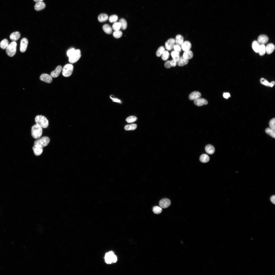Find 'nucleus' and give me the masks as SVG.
<instances>
[{
	"label": "nucleus",
	"mask_w": 275,
	"mask_h": 275,
	"mask_svg": "<svg viewBox=\"0 0 275 275\" xmlns=\"http://www.w3.org/2000/svg\"><path fill=\"white\" fill-rule=\"evenodd\" d=\"M201 96V93L198 91H194L189 95V98L190 100L195 101Z\"/></svg>",
	"instance_id": "nucleus-15"
},
{
	"label": "nucleus",
	"mask_w": 275,
	"mask_h": 275,
	"mask_svg": "<svg viewBox=\"0 0 275 275\" xmlns=\"http://www.w3.org/2000/svg\"><path fill=\"white\" fill-rule=\"evenodd\" d=\"M189 61L188 60L185 59L183 56L180 57L178 62V65L180 67H183L187 64Z\"/></svg>",
	"instance_id": "nucleus-24"
},
{
	"label": "nucleus",
	"mask_w": 275,
	"mask_h": 275,
	"mask_svg": "<svg viewBox=\"0 0 275 275\" xmlns=\"http://www.w3.org/2000/svg\"><path fill=\"white\" fill-rule=\"evenodd\" d=\"M121 27V24L119 22L114 23L112 26V28L115 31L120 30Z\"/></svg>",
	"instance_id": "nucleus-37"
},
{
	"label": "nucleus",
	"mask_w": 275,
	"mask_h": 275,
	"mask_svg": "<svg viewBox=\"0 0 275 275\" xmlns=\"http://www.w3.org/2000/svg\"><path fill=\"white\" fill-rule=\"evenodd\" d=\"M110 98L111 99H112V100H113V101L114 102H116L118 103H121L120 101V100H119V99H118L115 98H113L112 97H111V96L110 97Z\"/></svg>",
	"instance_id": "nucleus-48"
},
{
	"label": "nucleus",
	"mask_w": 275,
	"mask_h": 275,
	"mask_svg": "<svg viewBox=\"0 0 275 275\" xmlns=\"http://www.w3.org/2000/svg\"><path fill=\"white\" fill-rule=\"evenodd\" d=\"M171 55L173 60L177 62H178L180 58V53L175 51L172 52Z\"/></svg>",
	"instance_id": "nucleus-26"
},
{
	"label": "nucleus",
	"mask_w": 275,
	"mask_h": 275,
	"mask_svg": "<svg viewBox=\"0 0 275 275\" xmlns=\"http://www.w3.org/2000/svg\"><path fill=\"white\" fill-rule=\"evenodd\" d=\"M20 37V34L18 32H15L12 33L10 36V39L13 41L18 40Z\"/></svg>",
	"instance_id": "nucleus-20"
},
{
	"label": "nucleus",
	"mask_w": 275,
	"mask_h": 275,
	"mask_svg": "<svg viewBox=\"0 0 275 275\" xmlns=\"http://www.w3.org/2000/svg\"><path fill=\"white\" fill-rule=\"evenodd\" d=\"M153 211L154 213L158 214H159L161 213L162 211V209L161 207H160L157 206H156L153 208Z\"/></svg>",
	"instance_id": "nucleus-40"
},
{
	"label": "nucleus",
	"mask_w": 275,
	"mask_h": 275,
	"mask_svg": "<svg viewBox=\"0 0 275 275\" xmlns=\"http://www.w3.org/2000/svg\"><path fill=\"white\" fill-rule=\"evenodd\" d=\"M266 52V47L264 44H261L260 46L258 53L261 56L264 55Z\"/></svg>",
	"instance_id": "nucleus-33"
},
{
	"label": "nucleus",
	"mask_w": 275,
	"mask_h": 275,
	"mask_svg": "<svg viewBox=\"0 0 275 275\" xmlns=\"http://www.w3.org/2000/svg\"><path fill=\"white\" fill-rule=\"evenodd\" d=\"M105 260L106 263L111 264L116 262L117 261V258L113 252L111 251L106 254L105 256Z\"/></svg>",
	"instance_id": "nucleus-4"
},
{
	"label": "nucleus",
	"mask_w": 275,
	"mask_h": 275,
	"mask_svg": "<svg viewBox=\"0 0 275 275\" xmlns=\"http://www.w3.org/2000/svg\"><path fill=\"white\" fill-rule=\"evenodd\" d=\"M205 149L206 152L207 154L211 155L213 154L215 151L214 147L210 144L207 145Z\"/></svg>",
	"instance_id": "nucleus-23"
},
{
	"label": "nucleus",
	"mask_w": 275,
	"mask_h": 275,
	"mask_svg": "<svg viewBox=\"0 0 275 275\" xmlns=\"http://www.w3.org/2000/svg\"><path fill=\"white\" fill-rule=\"evenodd\" d=\"M173 49L174 51L177 52L179 53L181 52L182 50V48L181 47L177 45H174Z\"/></svg>",
	"instance_id": "nucleus-44"
},
{
	"label": "nucleus",
	"mask_w": 275,
	"mask_h": 275,
	"mask_svg": "<svg viewBox=\"0 0 275 275\" xmlns=\"http://www.w3.org/2000/svg\"><path fill=\"white\" fill-rule=\"evenodd\" d=\"M175 42L176 45L181 47L182 44L184 42V37L182 35L178 34L176 37Z\"/></svg>",
	"instance_id": "nucleus-22"
},
{
	"label": "nucleus",
	"mask_w": 275,
	"mask_h": 275,
	"mask_svg": "<svg viewBox=\"0 0 275 275\" xmlns=\"http://www.w3.org/2000/svg\"><path fill=\"white\" fill-rule=\"evenodd\" d=\"M275 118L271 119L269 122L270 128L273 130L275 129Z\"/></svg>",
	"instance_id": "nucleus-43"
},
{
	"label": "nucleus",
	"mask_w": 275,
	"mask_h": 275,
	"mask_svg": "<svg viewBox=\"0 0 275 275\" xmlns=\"http://www.w3.org/2000/svg\"><path fill=\"white\" fill-rule=\"evenodd\" d=\"M194 103L196 105L200 106L204 105L207 104L208 103V102L206 99L200 98L194 101Z\"/></svg>",
	"instance_id": "nucleus-14"
},
{
	"label": "nucleus",
	"mask_w": 275,
	"mask_h": 275,
	"mask_svg": "<svg viewBox=\"0 0 275 275\" xmlns=\"http://www.w3.org/2000/svg\"><path fill=\"white\" fill-rule=\"evenodd\" d=\"M81 56V52L79 49L76 50L70 57L69 61L70 63L74 64L77 62Z\"/></svg>",
	"instance_id": "nucleus-6"
},
{
	"label": "nucleus",
	"mask_w": 275,
	"mask_h": 275,
	"mask_svg": "<svg viewBox=\"0 0 275 275\" xmlns=\"http://www.w3.org/2000/svg\"><path fill=\"white\" fill-rule=\"evenodd\" d=\"M118 19V17L116 15H113L110 16L109 18V20L111 23H115L116 22Z\"/></svg>",
	"instance_id": "nucleus-42"
},
{
	"label": "nucleus",
	"mask_w": 275,
	"mask_h": 275,
	"mask_svg": "<svg viewBox=\"0 0 275 275\" xmlns=\"http://www.w3.org/2000/svg\"><path fill=\"white\" fill-rule=\"evenodd\" d=\"M108 19V15L104 13H102L99 15L98 17L99 21L100 22H105Z\"/></svg>",
	"instance_id": "nucleus-25"
},
{
	"label": "nucleus",
	"mask_w": 275,
	"mask_h": 275,
	"mask_svg": "<svg viewBox=\"0 0 275 275\" xmlns=\"http://www.w3.org/2000/svg\"><path fill=\"white\" fill-rule=\"evenodd\" d=\"M35 121L36 124L39 125L43 128H46L49 125L48 120L45 117L42 115L37 116L35 118Z\"/></svg>",
	"instance_id": "nucleus-1"
},
{
	"label": "nucleus",
	"mask_w": 275,
	"mask_h": 275,
	"mask_svg": "<svg viewBox=\"0 0 275 275\" xmlns=\"http://www.w3.org/2000/svg\"><path fill=\"white\" fill-rule=\"evenodd\" d=\"M260 46L259 43L257 41H255L253 42L252 44V48L254 51L256 53H258L259 48Z\"/></svg>",
	"instance_id": "nucleus-28"
},
{
	"label": "nucleus",
	"mask_w": 275,
	"mask_h": 275,
	"mask_svg": "<svg viewBox=\"0 0 275 275\" xmlns=\"http://www.w3.org/2000/svg\"><path fill=\"white\" fill-rule=\"evenodd\" d=\"M17 46V43L15 41H13L9 44L6 49V52L8 55L12 57L16 54Z\"/></svg>",
	"instance_id": "nucleus-3"
},
{
	"label": "nucleus",
	"mask_w": 275,
	"mask_h": 275,
	"mask_svg": "<svg viewBox=\"0 0 275 275\" xmlns=\"http://www.w3.org/2000/svg\"><path fill=\"white\" fill-rule=\"evenodd\" d=\"M201 162L205 163L208 162L210 160L209 156L207 155L204 154L202 155L200 158Z\"/></svg>",
	"instance_id": "nucleus-32"
},
{
	"label": "nucleus",
	"mask_w": 275,
	"mask_h": 275,
	"mask_svg": "<svg viewBox=\"0 0 275 275\" xmlns=\"http://www.w3.org/2000/svg\"><path fill=\"white\" fill-rule=\"evenodd\" d=\"M181 47L183 50L185 52L190 50L192 47V44L189 41H186L183 42Z\"/></svg>",
	"instance_id": "nucleus-17"
},
{
	"label": "nucleus",
	"mask_w": 275,
	"mask_h": 275,
	"mask_svg": "<svg viewBox=\"0 0 275 275\" xmlns=\"http://www.w3.org/2000/svg\"><path fill=\"white\" fill-rule=\"evenodd\" d=\"M42 128L41 126L37 124L32 126L31 131L32 135L34 138L37 139L40 138L42 134Z\"/></svg>",
	"instance_id": "nucleus-2"
},
{
	"label": "nucleus",
	"mask_w": 275,
	"mask_h": 275,
	"mask_svg": "<svg viewBox=\"0 0 275 275\" xmlns=\"http://www.w3.org/2000/svg\"><path fill=\"white\" fill-rule=\"evenodd\" d=\"M63 68L61 66H58L56 68V69L52 71L51 74V75L52 77L56 78L58 77L61 71H62Z\"/></svg>",
	"instance_id": "nucleus-13"
},
{
	"label": "nucleus",
	"mask_w": 275,
	"mask_h": 275,
	"mask_svg": "<svg viewBox=\"0 0 275 275\" xmlns=\"http://www.w3.org/2000/svg\"><path fill=\"white\" fill-rule=\"evenodd\" d=\"M137 127V125L136 124H133L126 125L124 127V129L126 131H133L135 130Z\"/></svg>",
	"instance_id": "nucleus-35"
},
{
	"label": "nucleus",
	"mask_w": 275,
	"mask_h": 275,
	"mask_svg": "<svg viewBox=\"0 0 275 275\" xmlns=\"http://www.w3.org/2000/svg\"><path fill=\"white\" fill-rule=\"evenodd\" d=\"M183 57L185 59L189 60L192 59L193 56V52L191 50H189L185 51L183 55Z\"/></svg>",
	"instance_id": "nucleus-21"
},
{
	"label": "nucleus",
	"mask_w": 275,
	"mask_h": 275,
	"mask_svg": "<svg viewBox=\"0 0 275 275\" xmlns=\"http://www.w3.org/2000/svg\"><path fill=\"white\" fill-rule=\"evenodd\" d=\"M171 203L170 200L167 198H164L160 201L159 205L161 208H166L169 207Z\"/></svg>",
	"instance_id": "nucleus-11"
},
{
	"label": "nucleus",
	"mask_w": 275,
	"mask_h": 275,
	"mask_svg": "<svg viewBox=\"0 0 275 275\" xmlns=\"http://www.w3.org/2000/svg\"><path fill=\"white\" fill-rule=\"evenodd\" d=\"M46 6L45 3L42 2H39L36 3L34 6L35 10L39 11L43 9Z\"/></svg>",
	"instance_id": "nucleus-18"
},
{
	"label": "nucleus",
	"mask_w": 275,
	"mask_h": 275,
	"mask_svg": "<svg viewBox=\"0 0 275 275\" xmlns=\"http://www.w3.org/2000/svg\"><path fill=\"white\" fill-rule=\"evenodd\" d=\"M121 26V29L122 30L126 29L127 27V23L126 20L124 18H121L119 22Z\"/></svg>",
	"instance_id": "nucleus-34"
},
{
	"label": "nucleus",
	"mask_w": 275,
	"mask_h": 275,
	"mask_svg": "<svg viewBox=\"0 0 275 275\" xmlns=\"http://www.w3.org/2000/svg\"><path fill=\"white\" fill-rule=\"evenodd\" d=\"M170 53L167 51H165L162 55V58L164 61H166L170 57Z\"/></svg>",
	"instance_id": "nucleus-38"
},
{
	"label": "nucleus",
	"mask_w": 275,
	"mask_h": 275,
	"mask_svg": "<svg viewBox=\"0 0 275 275\" xmlns=\"http://www.w3.org/2000/svg\"><path fill=\"white\" fill-rule=\"evenodd\" d=\"M269 40V39L268 36L265 35H262L258 36V42L261 44H264L268 42Z\"/></svg>",
	"instance_id": "nucleus-16"
},
{
	"label": "nucleus",
	"mask_w": 275,
	"mask_h": 275,
	"mask_svg": "<svg viewBox=\"0 0 275 275\" xmlns=\"http://www.w3.org/2000/svg\"><path fill=\"white\" fill-rule=\"evenodd\" d=\"M122 33L120 30L115 31L113 33V35L115 38L118 39L122 36Z\"/></svg>",
	"instance_id": "nucleus-41"
},
{
	"label": "nucleus",
	"mask_w": 275,
	"mask_h": 275,
	"mask_svg": "<svg viewBox=\"0 0 275 275\" xmlns=\"http://www.w3.org/2000/svg\"><path fill=\"white\" fill-rule=\"evenodd\" d=\"M33 149L34 154L36 156H39L42 154L43 151V147L40 145L38 144L34 145Z\"/></svg>",
	"instance_id": "nucleus-12"
},
{
	"label": "nucleus",
	"mask_w": 275,
	"mask_h": 275,
	"mask_svg": "<svg viewBox=\"0 0 275 275\" xmlns=\"http://www.w3.org/2000/svg\"><path fill=\"white\" fill-rule=\"evenodd\" d=\"M270 200L272 203L275 204V195H273L270 198Z\"/></svg>",
	"instance_id": "nucleus-49"
},
{
	"label": "nucleus",
	"mask_w": 275,
	"mask_h": 275,
	"mask_svg": "<svg viewBox=\"0 0 275 275\" xmlns=\"http://www.w3.org/2000/svg\"><path fill=\"white\" fill-rule=\"evenodd\" d=\"M165 66L167 68L169 69L172 67L170 61H167L165 64Z\"/></svg>",
	"instance_id": "nucleus-46"
},
{
	"label": "nucleus",
	"mask_w": 275,
	"mask_h": 275,
	"mask_svg": "<svg viewBox=\"0 0 275 275\" xmlns=\"http://www.w3.org/2000/svg\"><path fill=\"white\" fill-rule=\"evenodd\" d=\"M170 61L171 65L172 67H174L176 66L177 65V62H175V61L173 59L172 60Z\"/></svg>",
	"instance_id": "nucleus-47"
},
{
	"label": "nucleus",
	"mask_w": 275,
	"mask_h": 275,
	"mask_svg": "<svg viewBox=\"0 0 275 275\" xmlns=\"http://www.w3.org/2000/svg\"><path fill=\"white\" fill-rule=\"evenodd\" d=\"M50 141V140L49 137H44L35 141L34 145H39L43 148L47 146Z\"/></svg>",
	"instance_id": "nucleus-7"
},
{
	"label": "nucleus",
	"mask_w": 275,
	"mask_h": 275,
	"mask_svg": "<svg viewBox=\"0 0 275 275\" xmlns=\"http://www.w3.org/2000/svg\"><path fill=\"white\" fill-rule=\"evenodd\" d=\"M40 79L41 81L49 84L51 83L52 81L51 76L46 73L42 74L40 76Z\"/></svg>",
	"instance_id": "nucleus-10"
},
{
	"label": "nucleus",
	"mask_w": 275,
	"mask_h": 275,
	"mask_svg": "<svg viewBox=\"0 0 275 275\" xmlns=\"http://www.w3.org/2000/svg\"><path fill=\"white\" fill-rule=\"evenodd\" d=\"M34 1L36 2H42L43 0H34Z\"/></svg>",
	"instance_id": "nucleus-51"
},
{
	"label": "nucleus",
	"mask_w": 275,
	"mask_h": 275,
	"mask_svg": "<svg viewBox=\"0 0 275 275\" xmlns=\"http://www.w3.org/2000/svg\"><path fill=\"white\" fill-rule=\"evenodd\" d=\"M223 96L224 98L227 99L230 96V94L228 93H224L223 94Z\"/></svg>",
	"instance_id": "nucleus-50"
},
{
	"label": "nucleus",
	"mask_w": 275,
	"mask_h": 275,
	"mask_svg": "<svg viewBox=\"0 0 275 275\" xmlns=\"http://www.w3.org/2000/svg\"><path fill=\"white\" fill-rule=\"evenodd\" d=\"M28 42L26 38H22L20 42V51L21 52H25L27 48Z\"/></svg>",
	"instance_id": "nucleus-9"
},
{
	"label": "nucleus",
	"mask_w": 275,
	"mask_h": 275,
	"mask_svg": "<svg viewBox=\"0 0 275 275\" xmlns=\"http://www.w3.org/2000/svg\"><path fill=\"white\" fill-rule=\"evenodd\" d=\"M75 50L74 48H72L69 50L67 52V55L69 57H70L73 53L75 52Z\"/></svg>",
	"instance_id": "nucleus-45"
},
{
	"label": "nucleus",
	"mask_w": 275,
	"mask_h": 275,
	"mask_svg": "<svg viewBox=\"0 0 275 275\" xmlns=\"http://www.w3.org/2000/svg\"><path fill=\"white\" fill-rule=\"evenodd\" d=\"M265 132L267 134L269 135L273 138H275V130L272 129L270 128H266Z\"/></svg>",
	"instance_id": "nucleus-31"
},
{
	"label": "nucleus",
	"mask_w": 275,
	"mask_h": 275,
	"mask_svg": "<svg viewBox=\"0 0 275 275\" xmlns=\"http://www.w3.org/2000/svg\"><path fill=\"white\" fill-rule=\"evenodd\" d=\"M261 83L263 85L265 86L272 87L275 85V82L274 81H272L271 83H269L265 79L263 78H262L260 80Z\"/></svg>",
	"instance_id": "nucleus-29"
},
{
	"label": "nucleus",
	"mask_w": 275,
	"mask_h": 275,
	"mask_svg": "<svg viewBox=\"0 0 275 275\" xmlns=\"http://www.w3.org/2000/svg\"><path fill=\"white\" fill-rule=\"evenodd\" d=\"M103 31L106 34H110L112 32V29L110 26L108 24H105L103 27Z\"/></svg>",
	"instance_id": "nucleus-27"
},
{
	"label": "nucleus",
	"mask_w": 275,
	"mask_h": 275,
	"mask_svg": "<svg viewBox=\"0 0 275 275\" xmlns=\"http://www.w3.org/2000/svg\"><path fill=\"white\" fill-rule=\"evenodd\" d=\"M9 44L8 41L7 39H5L2 40L0 43V47L3 49H6Z\"/></svg>",
	"instance_id": "nucleus-30"
},
{
	"label": "nucleus",
	"mask_w": 275,
	"mask_h": 275,
	"mask_svg": "<svg viewBox=\"0 0 275 275\" xmlns=\"http://www.w3.org/2000/svg\"><path fill=\"white\" fill-rule=\"evenodd\" d=\"M73 66L71 64H68L65 65L62 69V74L65 77H69L72 74L73 70Z\"/></svg>",
	"instance_id": "nucleus-5"
},
{
	"label": "nucleus",
	"mask_w": 275,
	"mask_h": 275,
	"mask_svg": "<svg viewBox=\"0 0 275 275\" xmlns=\"http://www.w3.org/2000/svg\"><path fill=\"white\" fill-rule=\"evenodd\" d=\"M175 43V40L174 39L171 38L168 40L165 44V47L166 50L169 51L172 50L173 49Z\"/></svg>",
	"instance_id": "nucleus-8"
},
{
	"label": "nucleus",
	"mask_w": 275,
	"mask_h": 275,
	"mask_svg": "<svg viewBox=\"0 0 275 275\" xmlns=\"http://www.w3.org/2000/svg\"><path fill=\"white\" fill-rule=\"evenodd\" d=\"M137 120V118L135 116H131L127 118L126 121L128 123H133L136 121Z\"/></svg>",
	"instance_id": "nucleus-39"
},
{
	"label": "nucleus",
	"mask_w": 275,
	"mask_h": 275,
	"mask_svg": "<svg viewBox=\"0 0 275 275\" xmlns=\"http://www.w3.org/2000/svg\"><path fill=\"white\" fill-rule=\"evenodd\" d=\"M165 48L163 46L160 47L157 51L156 54L158 57H160L162 56L163 53L165 51Z\"/></svg>",
	"instance_id": "nucleus-36"
},
{
	"label": "nucleus",
	"mask_w": 275,
	"mask_h": 275,
	"mask_svg": "<svg viewBox=\"0 0 275 275\" xmlns=\"http://www.w3.org/2000/svg\"><path fill=\"white\" fill-rule=\"evenodd\" d=\"M275 46L272 43H270L267 44L266 47V52L268 54H271L275 49Z\"/></svg>",
	"instance_id": "nucleus-19"
}]
</instances>
